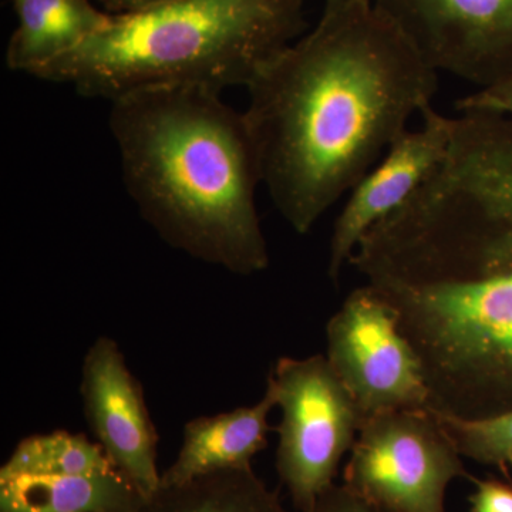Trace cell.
<instances>
[{
    "mask_svg": "<svg viewBox=\"0 0 512 512\" xmlns=\"http://www.w3.org/2000/svg\"><path fill=\"white\" fill-rule=\"evenodd\" d=\"M436 414L461 456L485 466H512V410L480 419Z\"/></svg>",
    "mask_w": 512,
    "mask_h": 512,
    "instance_id": "cell-16",
    "label": "cell"
},
{
    "mask_svg": "<svg viewBox=\"0 0 512 512\" xmlns=\"http://www.w3.org/2000/svg\"><path fill=\"white\" fill-rule=\"evenodd\" d=\"M313 512H384L345 484H335L319 498Z\"/></svg>",
    "mask_w": 512,
    "mask_h": 512,
    "instance_id": "cell-19",
    "label": "cell"
},
{
    "mask_svg": "<svg viewBox=\"0 0 512 512\" xmlns=\"http://www.w3.org/2000/svg\"><path fill=\"white\" fill-rule=\"evenodd\" d=\"M373 0H325V6L352 5V3H370Z\"/></svg>",
    "mask_w": 512,
    "mask_h": 512,
    "instance_id": "cell-21",
    "label": "cell"
},
{
    "mask_svg": "<svg viewBox=\"0 0 512 512\" xmlns=\"http://www.w3.org/2000/svg\"><path fill=\"white\" fill-rule=\"evenodd\" d=\"M18 26L10 36L6 64L35 76L109 25L111 15L90 0H12Z\"/></svg>",
    "mask_w": 512,
    "mask_h": 512,
    "instance_id": "cell-12",
    "label": "cell"
},
{
    "mask_svg": "<svg viewBox=\"0 0 512 512\" xmlns=\"http://www.w3.org/2000/svg\"><path fill=\"white\" fill-rule=\"evenodd\" d=\"M433 409L397 410L363 421L343 484L384 512H447L448 487L471 478Z\"/></svg>",
    "mask_w": 512,
    "mask_h": 512,
    "instance_id": "cell-6",
    "label": "cell"
},
{
    "mask_svg": "<svg viewBox=\"0 0 512 512\" xmlns=\"http://www.w3.org/2000/svg\"><path fill=\"white\" fill-rule=\"evenodd\" d=\"M305 0H170L109 25L33 77L114 101L161 87H248L305 29Z\"/></svg>",
    "mask_w": 512,
    "mask_h": 512,
    "instance_id": "cell-4",
    "label": "cell"
},
{
    "mask_svg": "<svg viewBox=\"0 0 512 512\" xmlns=\"http://www.w3.org/2000/svg\"><path fill=\"white\" fill-rule=\"evenodd\" d=\"M456 109L460 113L484 111V113L501 114L512 119V72L497 83L484 89H477L463 99H458Z\"/></svg>",
    "mask_w": 512,
    "mask_h": 512,
    "instance_id": "cell-17",
    "label": "cell"
},
{
    "mask_svg": "<svg viewBox=\"0 0 512 512\" xmlns=\"http://www.w3.org/2000/svg\"><path fill=\"white\" fill-rule=\"evenodd\" d=\"M421 126L406 130L379 163L350 190V197L333 227L328 276L339 282L345 265L367 232L403 207L446 157L454 117L433 106L421 111Z\"/></svg>",
    "mask_w": 512,
    "mask_h": 512,
    "instance_id": "cell-10",
    "label": "cell"
},
{
    "mask_svg": "<svg viewBox=\"0 0 512 512\" xmlns=\"http://www.w3.org/2000/svg\"><path fill=\"white\" fill-rule=\"evenodd\" d=\"M146 500L116 468L73 476L0 477V512H140Z\"/></svg>",
    "mask_w": 512,
    "mask_h": 512,
    "instance_id": "cell-13",
    "label": "cell"
},
{
    "mask_svg": "<svg viewBox=\"0 0 512 512\" xmlns=\"http://www.w3.org/2000/svg\"><path fill=\"white\" fill-rule=\"evenodd\" d=\"M266 387L282 414L276 473L293 507L313 512L335 485L365 417L325 355L281 357Z\"/></svg>",
    "mask_w": 512,
    "mask_h": 512,
    "instance_id": "cell-5",
    "label": "cell"
},
{
    "mask_svg": "<svg viewBox=\"0 0 512 512\" xmlns=\"http://www.w3.org/2000/svg\"><path fill=\"white\" fill-rule=\"evenodd\" d=\"M470 495L471 512H512V487L497 480H476Z\"/></svg>",
    "mask_w": 512,
    "mask_h": 512,
    "instance_id": "cell-18",
    "label": "cell"
},
{
    "mask_svg": "<svg viewBox=\"0 0 512 512\" xmlns=\"http://www.w3.org/2000/svg\"><path fill=\"white\" fill-rule=\"evenodd\" d=\"M437 73L491 86L512 72V0H373Z\"/></svg>",
    "mask_w": 512,
    "mask_h": 512,
    "instance_id": "cell-8",
    "label": "cell"
},
{
    "mask_svg": "<svg viewBox=\"0 0 512 512\" xmlns=\"http://www.w3.org/2000/svg\"><path fill=\"white\" fill-rule=\"evenodd\" d=\"M110 104L124 184L161 239L231 274L265 271L261 165L244 113L197 87L141 90Z\"/></svg>",
    "mask_w": 512,
    "mask_h": 512,
    "instance_id": "cell-2",
    "label": "cell"
},
{
    "mask_svg": "<svg viewBox=\"0 0 512 512\" xmlns=\"http://www.w3.org/2000/svg\"><path fill=\"white\" fill-rule=\"evenodd\" d=\"M140 512H289L252 468L160 485Z\"/></svg>",
    "mask_w": 512,
    "mask_h": 512,
    "instance_id": "cell-14",
    "label": "cell"
},
{
    "mask_svg": "<svg viewBox=\"0 0 512 512\" xmlns=\"http://www.w3.org/2000/svg\"><path fill=\"white\" fill-rule=\"evenodd\" d=\"M355 268L396 311L434 412L480 419L512 410V228L406 239Z\"/></svg>",
    "mask_w": 512,
    "mask_h": 512,
    "instance_id": "cell-3",
    "label": "cell"
},
{
    "mask_svg": "<svg viewBox=\"0 0 512 512\" xmlns=\"http://www.w3.org/2000/svg\"><path fill=\"white\" fill-rule=\"evenodd\" d=\"M101 6L110 15H126L170 2V0H99Z\"/></svg>",
    "mask_w": 512,
    "mask_h": 512,
    "instance_id": "cell-20",
    "label": "cell"
},
{
    "mask_svg": "<svg viewBox=\"0 0 512 512\" xmlns=\"http://www.w3.org/2000/svg\"><path fill=\"white\" fill-rule=\"evenodd\" d=\"M114 468L99 443L84 434L53 431L26 437L0 468V477L73 476Z\"/></svg>",
    "mask_w": 512,
    "mask_h": 512,
    "instance_id": "cell-15",
    "label": "cell"
},
{
    "mask_svg": "<svg viewBox=\"0 0 512 512\" xmlns=\"http://www.w3.org/2000/svg\"><path fill=\"white\" fill-rule=\"evenodd\" d=\"M83 412L96 443L117 471L146 498L161 485L157 466L158 434L143 387L127 367L123 353L107 336H100L84 356Z\"/></svg>",
    "mask_w": 512,
    "mask_h": 512,
    "instance_id": "cell-9",
    "label": "cell"
},
{
    "mask_svg": "<svg viewBox=\"0 0 512 512\" xmlns=\"http://www.w3.org/2000/svg\"><path fill=\"white\" fill-rule=\"evenodd\" d=\"M439 73L373 2L323 6L272 57L244 111L262 184L289 227L308 234L431 106Z\"/></svg>",
    "mask_w": 512,
    "mask_h": 512,
    "instance_id": "cell-1",
    "label": "cell"
},
{
    "mask_svg": "<svg viewBox=\"0 0 512 512\" xmlns=\"http://www.w3.org/2000/svg\"><path fill=\"white\" fill-rule=\"evenodd\" d=\"M275 407L274 393L266 387L254 406L188 421L183 446L161 474V485L170 487L222 471L252 468V458L268 446L269 416Z\"/></svg>",
    "mask_w": 512,
    "mask_h": 512,
    "instance_id": "cell-11",
    "label": "cell"
},
{
    "mask_svg": "<svg viewBox=\"0 0 512 512\" xmlns=\"http://www.w3.org/2000/svg\"><path fill=\"white\" fill-rule=\"evenodd\" d=\"M326 359L365 419L431 409L423 363L382 293L353 289L326 325Z\"/></svg>",
    "mask_w": 512,
    "mask_h": 512,
    "instance_id": "cell-7",
    "label": "cell"
}]
</instances>
